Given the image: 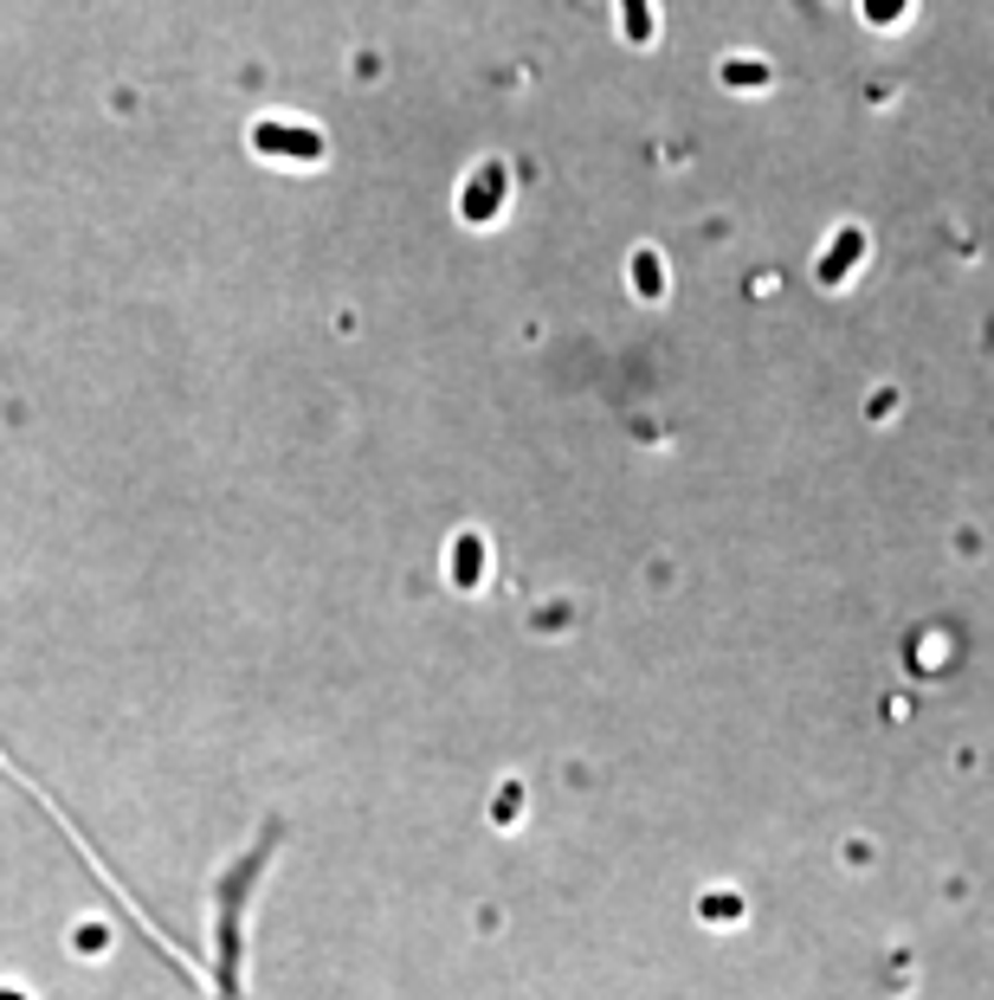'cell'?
Listing matches in <instances>:
<instances>
[{"label":"cell","instance_id":"6","mask_svg":"<svg viewBox=\"0 0 994 1000\" xmlns=\"http://www.w3.org/2000/svg\"><path fill=\"white\" fill-rule=\"evenodd\" d=\"M634 285L646 290V297H659V259H652V252H639V259H634Z\"/></svg>","mask_w":994,"mask_h":1000},{"label":"cell","instance_id":"2","mask_svg":"<svg viewBox=\"0 0 994 1000\" xmlns=\"http://www.w3.org/2000/svg\"><path fill=\"white\" fill-rule=\"evenodd\" d=\"M252 143L259 148H272V155H304V162H317V136H310V130H279V123H265V130H259V136H252Z\"/></svg>","mask_w":994,"mask_h":1000},{"label":"cell","instance_id":"5","mask_svg":"<svg viewBox=\"0 0 994 1000\" xmlns=\"http://www.w3.org/2000/svg\"><path fill=\"white\" fill-rule=\"evenodd\" d=\"M904 7H911V0H865V20H872V26H891V20H904Z\"/></svg>","mask_w":994,"mask_h":1000},{"label":"cell","instance_id":"7","mask_svg":"<svg viewBox=\"0 0 994 1000\" xmlns=\"http://www.w3.org/2000/svg\"><path fill=\"white\" fill-rule=\"evenodd\" d=\"M723 78H730V84H762V66H723Z\"/></svg>","mask_w":994,"mask_h":1000},{"label":"cell","instance_id":"4","mask_svg":"<svg viewBox=\"0 0 994 1000\" xmlns=\"http://www.w3.org/2000/svg\"><path fill=\"white\" fill-rule=\"evenodd\" d=\"M620 20H627V33H634L639 46L652 39V13H646V0H620Z\"/></svg>","mask_w":994,"mask_h":1000},{"label":"cell","instance_id":"3","mask_svg":"<svg viewBox=\"0 0 994 1000\" xmlns=\"http://www.w3.org/2000/svg\"><path fill=\"white\" fill-rule=\"evenodd\" d=\"M497 188H504V175H497V168H485V175L465 188V214H472V219H492L497 214Z\"/></svg>","mask_w":994,"mask_h":1000},{"label":"cell","instance_id":"1","mask_svg":"<svg viewBox=\"0 0 994 1000\" xmlns=\"http://www.w3.org/2000/svg\"><path fill=\"white\" fill-rule=\"evenodd\" d=\"M859 252H865V233H859V226H847V233L833 239V252L820 259V278H827V285H840L852 265H859Z\"/></svg>","mask_w":994,"mask_h":1000}]
</instances>
